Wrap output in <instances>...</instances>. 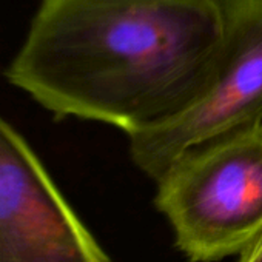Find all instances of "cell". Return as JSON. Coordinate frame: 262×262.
Wrapping results in <instances>:
<instances>
[{"mask_svg":"<svg viewBox=\"0 0 262 262\" xmlns=\"http://www.w3.org/2000/svg\"><path fill=\"white\" fill-rule=\"evenodd\" d=\"M156 182L155 204L190 260L244 253L262 234V123L188 151Z\"/></svg>","mask_w":262,"mask_h":262,"instance_id":"7a4b0ae2","label":"cell"},{"mask_svg":"<svg viewBox=\"0 0 262 262\" xmlns=\"http://www.w3.org/2000/svg\"><path fill=\"white\" fill-rule=\"evenodd\" d=\"M228 36L225 0H42L5 77L56 119L131 138L204 94Z\"/></svg>","mask_w":262,"mask_h":262,"instance_id":"6da1fadb","label":"cell"},{"mask_svg":"<svg viewBox=\"0 0 262 262\" xmlns=\"http://www.w3.org/2000/svg\"><path fill=\"white\" fill-rule=\"evenodd\" d=\"M0 262H111L0 111Z\"/></svg>","mask_w":262,"mask_h":262,"instance_id":"277c9868","label":"cell"},{"mask_svg":"<svg viewBox=\"0 0 262 262\" xmlns=\"http://www.w3.org/2000/svg\"><path fill=\"white\" fill-rule=\"evenodd\" d=\"M228 48L213 83L170 120L129 138L136 167L158 181L188 151L262 123V0H225Z\"/></svg>","mask_w":262,"mask_h":262,"instance_id":"3957f363","label":"cell"},{"mask_svg":"<svg viewBox=\"0 0 262 262\" xmlns=\"http://www.w3.org/2000/svg\"><path fill=\"white\" fill-rule=\"evenodd\" d=\"M239 262H262V234L244 253H241Z\"/></svg>","mask_w":262,"mask_h":262,"instance_id":"5b68a950","label":"cell"}]
</instances>
